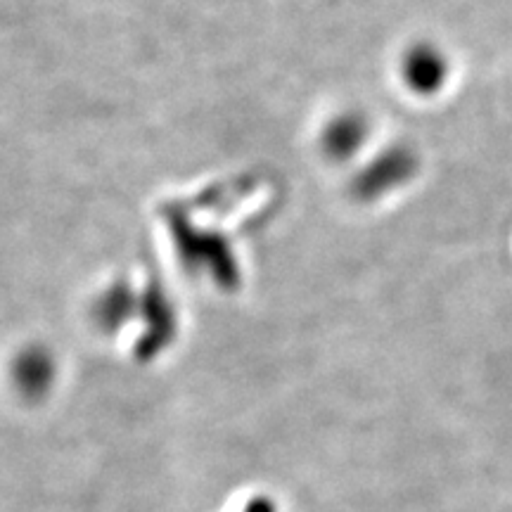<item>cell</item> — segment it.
Masks as SVG:
<instances>
[{
	"label": "cell",
	"instance_id": "cell-2",
	"mask_svg": "<svg viewBox=\"0 0 512 512\" xmlns=\"http://www.w3.org/2000/svg\"><path fill=\"white\" fill-rule=\"evenodd\" d=\"M50 373H53V366L48 356H43V351L38 349H29L15 361L12 375L24 394H41L50 384Z\"/></svg>",
	"mask_w": 512,
	"mask_h": 512
},
{
	"label": "cell",
	"instance_id": "cell-1",
	"mask_svg": "<svg viewBox=\"0 0 512 512\" xmlns=\"http://www.w3.org/2000/svg\"><path fill=\"white\" fill-rule=\"evenodd\" d=\"M403 74H406L408 86L420 95H434L446 86L448 74H451V62L446 53L430 43H420L403 62Z\"/></svg>",
	"mask_w": 512,
	"mask_h": 512
}]
</instances>
